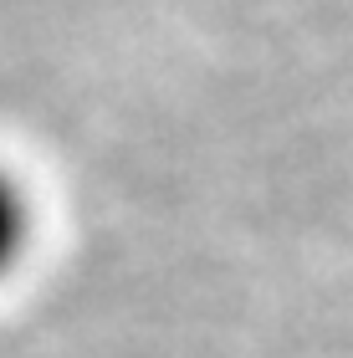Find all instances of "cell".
I'll return each instance as SVG.
<instances>
[{"instance_id": "cell-1", "label": "cell", "mask_w": 353, "mask_h": 358, "mask_svg": "<svg viewBox=\"0 0 353 358\" xmlns=\"http://www.w3.org/2000/svg\"><path fill=\"white\" fill-rule=\"evenodd\" d=\"M26 236V215H21V194H15L6 179H0V271L10 266V256L21 251Z\"/></svg>"}]
</instances>
